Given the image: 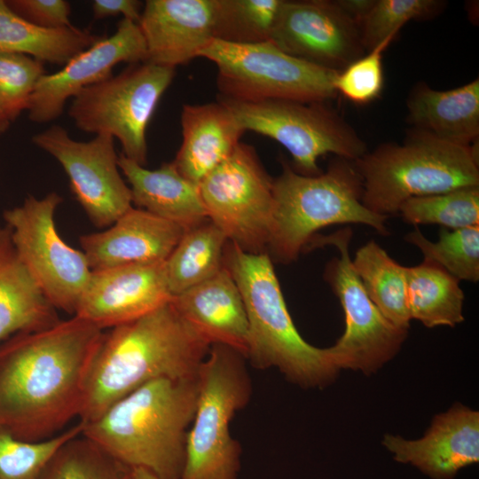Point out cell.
<instances>
[{"mask_svg":"<svg viewBox=\"0 0 479 479\" xmlns=\"http://www.w3.org/2000/svg\"><path fill=\"white\" fill-rule=\"evenodd\" d=\"M103 331L73 316L5 341L0 346V430L40 441L79 417Z\"/></svg>","mask_w":479,"mask_h":479,"instance_id":"1","label":"cell"},{"mask_svg":"<svg viewBox=\"0 0 479 479\" xmlns=\"http://www.w3.org/2000/svg\"><path fill=\"white\" fill-rule=\"evenodd\" d=\"M211 345L169 301L133 321L103 331L85 381L80 421L161 378L196 377Z\"/></svg>","mask_w":479,"mask_h":479,"instance_id":"2","label":"cell"},{"mask_svg":"<svg viewBox=\"0 0 479 479\" xmlns=\"http://www.w3.org/2000/svg\"><path fill=\"white\" fill-rule=\"evenodd\" d=\"M198 395L196 377L152 381L81 422L82 435L130 468L180 479Z\"/></svg>","mask_w":479,"mask_h":479,"instance_id":"3","label":"cell"},{"mask_svg":"<svg viewBox=\"0 0 479 479\" xmlns=\"http://www.w3.org/2000/svg\"><path fill=\"white\" fill-rule=\"evenodd\" d=\"M224 263L240 291L247 311V358L258 368H278L291 382L304 388L332 382L339 369L329 349L317 348L299 334L270 255L247 253L231 243Z\"/></svg>","mask_w":479,"mask_h":479,"instance_id":"4","label":"cell"},{"mask_svg":"<svg viewBox=\"0 0 479 479\" xmlns=\"http://www.w3.org/2000/svg\"><path fill=\"white\" fill-rule=\"evenodd\" d=\"M477 149L412 129L402 144H382L353 161L363 182L362 202L389 217L411 198L479 186Z\"/></svg>","mask_w":479,"mask_h":479,"instance_id":"5","label":"cell"},{"mask_svg":"<svg viewBox=\"0 0 479 479\" xmlns=\"http://www.w3.org/2000/svg\"><path fill=\"white\" fill-rule=\"evenodd\" d=\"M273 180V224L268 247L280 263L297 259L321 228L359 224L389 234L386 220L362 202L363 182L353 161L336 157L325 173L305 176L286 161Z\"/></svg>","mask_w":479,"mask_h":479,"instance_id":"6","label":"cell"},{"mask_svg":"<svg viewBox=\"0 0 479 479\" xmlns=\"http://www.w3.org/2000/svg\"><path fill=\"white\" fill-rule=\"evenodd\" d=\"M244 359L236 350L214 344L201 363L180 479H237L240 447L231 436L230 423L251 393Z\"/></svg>","mask_w":479,"mask_h":479,"instance_id":"7","label":"cell"},{"mask_svg":"<svg viewBox=\"0 0 479 479\" xmlns=\"http://www.w3.org/2000/svg\"><path fill=\"white\" fill-rule=\"evenodd\" d=\"M199 57L216 66L219 96L226 98L326 102L337 96V71L290 56L271 42L238 44L214 39Z\"/></svg>","mask_w":479,"mask_h":479,"instance_id":"8","label":"cell"},{"mask_svg":"<svg viewBox=\"0 0 479 479\" xmlns=\"http://www.w3.org/2000/svg\"><path fill=\"white\" fill-rule=\"evenodd\" d=\"M175 74L176 68L149 62L130 64L77 93L68 115L83 132L117 138L122 154L145 166L147 126Z\"/></svg>","mask_w":479,"mask_h":479,"instance_id":"9","label":"cell"},{"mask_svg":"<svg viewBox=\"0 0 479 479\" xmlns=\"http://www.w3.org/2000/svg\"><path fill=\"white\" fill-rule=\"evenodd\" d=\"M217 100L231 111L244 131H254L283 145L299 174L322 173L318 161L327 153L356 161L366 153L364 140L326 102H246L220 96Z\"/></svg>","mask_w":479,"mask_h":479,"instance_id":"10","label":"cell"},{"mask_svg":"<svg viewBox=\"0 0 479 479\" xmlns=\"http://www.w3.org/2000/svg\"><path fill=\"white\" fill-rule=\"evenodd\" d=\"M351 238L349 226L326 236L317 233L304 250L323 246L338 249L339 256L327 263L324 278L341 302L345 330L328 349L339 370L351 369L370 375L397 354L408 330L389 322L368 296L352 266L349 250Z\"/></svg>","mask_w":479,"mask_h":479,"instance_id":"11","label":"cell"},{"mask_svg":"<svg viewBox=\"0 0 479 479\" xmlns=\"http://www.w3.org/2000/svg\"><path fill=\"white\" fill-rule=\"evenodd\" d=\"M55 192L33 195L4 213L14 249L50 302L75 315L91 270L82 251L59 236L55 212L62 202Z\"/></svg>","mask_w":479,"mask_h":479,"instance_id":"12","label":"cell"},{"mask_svg":"<svg viewBox=\"0 0 479 479\" xmlns=\"http://www.w3.org/2000/svg\"><path fill=\"white\" fill-rule=\"evenodd\" d=\"M208 218L247 253H265L271 239L274 194L255 148L240 143L199 184Z\"/></svg>","mask_w":479,"mask_h":479,"instance_id":"13","label":"cell"},{"mask_svg":"<svg viewBox=\"0 0 479 479\" xmlns=\"http://www.w3.org/2000/svg\"><path fill=\"white\" fill-rule=\"evenodd\" d=\"M32 142L62 166L75 200L96 227H109L132 207L110 135L81 142L63 127L52 125L34 135Z\"/></svg>","mask_w":479,"mask_h":479,"instance_id":"14","label":"cell"},{"mask_svg":"<svg viewBox=\"0 0 479 479\" xmlns=\"http://www.w3.org/2000/svg\"><path fill=\"white\" fill-rule=\"evenodd\" d=\"M270 42L290 56L337 72L366 51L357 24L336 1L282 0Z\"/></svg>","mask_w":479,"mask_h":479,"instance_id":"15","label":"cell"},{"mask_svg":"<svg viewBox=\"0 0 479 479\" xmlns=\"http://www.w3.org/2000/svg\"><path fill=\"white\" fill-rule=\"evenodd\" d=\"M146 47L137 23L122 19L110 36L98 37L89 48L73 57L61 69L43 75L30 98V121L56 120L66 102L84 88L111 76L115 65L146 61Z\"/></svg>","mask_w":479,"mask_h":479,"instance_id":"16","label":"cell"},{"mask_svg":"<svg viewBox=\"0 0 479 479\" xmlns=\"http://www.w3.org/2000/svg\"><path fill=\"white\" fill-rule=\"evenodd\" d=\"M171 298L165 262L91 271L74 316L105 330L143 317Z\"/></svg>","mask_w":479,"mask_h":479,"instance_id":"17","label":"cell"},{"mask_svg":"<svg viewBox=\"0 0 479 479\" xmlns=\"http://www.w3.org/2000/svg\"><path fill=\"white\" fill-rule=\"evenodd\" d=\"M382 444L396 461L410 464L431 479H453L461 468L479 461V412L455 404L434 417L421 438L387 434Z\"/></svg>","mask_w":479,"mask_h":479,"instance_id":"18","label":"cell"},{"mask_svg":"<svg viewBox=\"0 0 479 479\" xmlns=\"http://www.w3.org/2000/svg\"><path fill=\"white\" fill-rule=\"evenodd\" d=\"M216 0H147L138 21L146 61L176 68L216 39Z\"/></svg>","mask_w":479,"mask_h":479,"instance_id":"19","label":"cell"},{"mask_svg":"<svg viewBox=\"0 0 479 479\" xmlns=\"http://www.w3.org/2000/svg\"><path fill=\"white\" fill-rule=\"evenodd\" d=\"M185 229L142 208L131 207L106 230L79 241L91 271L165 262Z\"/></svg>","mask_w":479,"mask_h":479,"instance_id":"20","label":"cell"},{"mask_svg":"<svg viewBox=\"0 0 479 479\" xmlns=\"http://www.w3.org/2000/svg\"><path fill=\"white\" fill-rule=\"evenodd\" d=\"M170 302L210 345L229 347L247 358V311L240 291L225 265L207 280L172 296Z\"/></svg>","mask_w":479,"mask_h":479,"instance_id":"21","label":"cell"},{"mask_svg":"<svg viewBox=\"0 0 479 479\" xmlns=\"http://www.w3.org/2000/svg\"><path fill=\"white\" fill-rule=\"evenodd\" d=\"M182 144L172 163L199 185L240 143L244 130L220 101L186 104L181 112Z\"/></svg>","mask_w":479,"mask_h":479,"instance_id":"22","label":"cell"},{"mask_svg":"<svg viewBox=\"0 0 479 479\" xmlns=\"http://www.w3.org/2000/svg\"><path fill=\"white\" fill-rule=\"evenodd\" d=\"M118 166L137 208L185 231L208 220L199 185L183 177L172 161L152 170L121 153Z\"/></svg>","mask_w":479,"mask_h":479,"instance_id":"23","label":"cell"},{"mask_svg":"<svg viewBox=\"0 0 479 479\" xmlns=\"http://www.w3.org/2000/svg\"><path fill=\"white\" fill-rule=\"evenodd\" d=\"M413 129L454 145L470 146L479 136V81L446 90L417 83L407 101Z\"/></svg>","mask_w":479,"mask_h":479,"instance_id":"24","label":"cell"},{"mask_svg":"<svg viewBox=\"0 0 479 479\" xmlns=\"http://www.w3.org/2000/svg\"><path fill=\"white\" fill-rule=\"evenodd\" d=\"M60 320L57 309L18 256L9 232L0 244V342Z\"/></svg>","mask_w":479,"mask_h":479,"instance_id":"25","label":"cell"},{"mask_svg":"<svg viewBox=\"0 0 479 479\" xmlns=\"http://www.w3.org/2000/svg\"><path fill=\"white\" fill-rule=\"evenodd\" d=\"M98 39L88 30L75 26L40 27L15 13L6 1L0 0V53L24 54L43 63L64 66Z\"/></svg>","mask_w":479,"mask_h":479,"instance_id":"26","label":"cell"},{"mask_svg":"<svg viewBox=\"0 0 479 479\" xmlns=\"http://www.w3.org/2000/svg\"><path fill=\"white\" fill-rule=\"evenodd\" d=\"M407 304L411 319L427 327H453L464 320V293L459 280L440 266L424 261L405 267Z\"/></svg>","mask_w":479,"mask_h":479,"instance_id":"27","label":"cell"},{"mask_svg":"<svg viewBox=\"0 0 479 479\" xmlns=\"http://www.w3.org/2000/svg\"><path fill=\"white\" fill-rule=\"evenodd\" d=\"M352 266L372 302L394 326L408 330L411 321L405 267L374 240L359 247Z\"/></svg>","mask_w":479,"mask_h":479,"instance_id":"28","label":"cell"},{"mask_svg":"<svg viewBox=\"0 0 479 479\" xmlns=\"http://www.w3.org/2000/svg\"><path fill=\"white\" fill-rule=\"evenodd\" d=\"M227 240L224 233L209 220L185 230L165 261L171 295L181 294L218 272L224 265Z\"/></svg>","mask_w":479,"mask_h":479,"instance_id":"29","label":"cell"},{"mask_svg":"<svg viewBox=\"0 0 479 479\" xmlns=\"http://www.w3.org/2000/svg\"><path fill=\"white\" fill-rule=\"evenodd\" d=\"M131 473L81 433L56 451L38 479H131Z\"/></svg>","mask_w":479,"mask_h":479,"instance_id":"30","label":"cell"},{"mask_svg":"<svg viewBox=\"0 0 479 479\" xmlns=\"http://www.w3.org/2000/svg\"><path fill=\"white\" fill-rule=\"evenodd\" d=\"M404 240L421 251L424 261L440 266L458 280H479V225L452 232L442 228L436 242L415 228Z\"/></svg>","mask_w":479,"mask_h":479,"instance_id":"31","label":"cell"},{"mask_svg":"<svg viewBox=\"0 0 479 479\" xmlns=\"http://www.w3.org/2000/svg\"><path fill=\"white\" fill-rule=\"evenodd\" d=\"M410 224H439L460 229L479 225V186L413 197L399 208Z\"/></svg>","mask_w":479,"mask_h":479,"instance_id":"32","label":"cell"},{"mask_svg":"<svg viewBox=\"0 0 479 479\" xmlns=\"http://www.w3.org/2000/svg\"><path fill=\"white\" fill-rule=\"evenodd\" d=\"M282 0H216V39L238 44L270 42Z\"/></svg>","mask_w":479,"mask_h":479,"instance_id":"33","label":"cell"},{"mask_svg":"<svg viewBox=\"0 0 479 479\" xmlns=\"http://www.w3.org/2000/svg\"><path fill=\"white\" fill-rule=\"evenodd\" d=\"M82 431L79 421L50 438L26 441L0 430V479H38L56 451Z\"/></svg>","mask_w":479,"mask_h":479,"instance_id":"34","label":"cell"},{"mask_svg":"<svg viewBox=\"0 0 479 479\" xmlns=\"http://www.w3.org/2000/svg\"><path fill=\"white\" fill-rule=\"evenodd\" d=\"M446 5L439 0H374L359 24L362 43L366 51L390 36L410 20L434 18Z\"/></svg>","mask_w":479,"mask_h":479,"instance_id":"35","label":"cell"},{"mask_svg":"<svg viewBox=\"0 0 479 479\" xmlns=\"http://www.w3.org/2000/svg\"><path fill=\"white\" fill-rule=\"evenodd\" d=\"M44 63L30 56L0 53V109L12 122L27 110Z\"/></svg>","mask_w":479,"mask_h":479,"instance_id":"36","label":"cell"},{"mask_svg":"<svg viewBox=\"0 0 479 479\" xmlns=\"http://www.w3.org/2000/svg\"><path fill=\"white\" fill-rule=\"evenodd\" d=\"M394 38L396 36L388 37L339 71L334 82L337 94L359 105L377 98L384 84L382 55Z\"/></svg>","mask_w":479,"mask_h":479,"instance_id":"37","label":"cell"},{"mask_svg":"<svg viewBox=\"0 0 479 479\" xmlns=\"http://www.w3.org/2000/svg\"><path fill=\"white\" fill-rule=\"evenodd\" d=\"M9 7L28 22L43 28L73 26L71 6L65 0H8Z\"/></svg>","mask_w":479,"mask_h":479,"instance_id":"38","label":"cell"},{"mask_svg":"<svg viewBox=\"0 0 479 479\" xmlns=\"http://www.w3.org/2000/svg\"><path fill=\"white\" fill-rule=\"evenodd\" d=\"M143 4L137 0H94L91 4L94 20L122 15L123 19L138 23Z\"/></svg>","mask_w":479,"mask_h":479,"instance_id":"39","label":"cell"},{"mask_svg":"<svg viewBox=\"0 0 479 479\" xmlns=\"http://www.w3.org/2000/svg\"><path fill=\"white\" fill-rule=\"evenodd\" d=\"M336 3L359 27V24L373 5L374 0H337Z\"/></svg>","mask_w":479,"mask_h":479,"instance_id":"40","label":"cell"},{"mask_svg":"<svg viewBox=\"0 0 479 479\" xmlns=\"http://www.w3.org/2000/svg\"><path fill=\"white\" fill-rule=\"evenodd\" d=\"M131 479H159L152 472L144 468H132Z\"/></svg>","mask_w":479,"mask_h":479,"instance_id":"41","label":"cell"},{"mask_svg":"<svg viewBox=\"0 0 479 479\" xmlns=\"http://www.w3.org/2000/svg\"><path fill=\"white\" fill-rule=\"evenodd\" d=\"M11 123V121L4 115L0 109V136L7 130Z\"/></svg>","mask_w":479,"mask_h":479,"instance_id":"42","label":"cell"},{"mask_svg":"<svg viewBox=\"0 0 479 479\" xmlns=\"http://www.w3.org/2000/svg\"><path fill=\"white\" fill-rule=\"evenodd\" d=\"M8 234L9 230L7 227L4 229L0 227V244Z\"/></svg>","mask_w":479,"mask_h":479,"instance_id":"43","label":"cell"}]
</instances>
